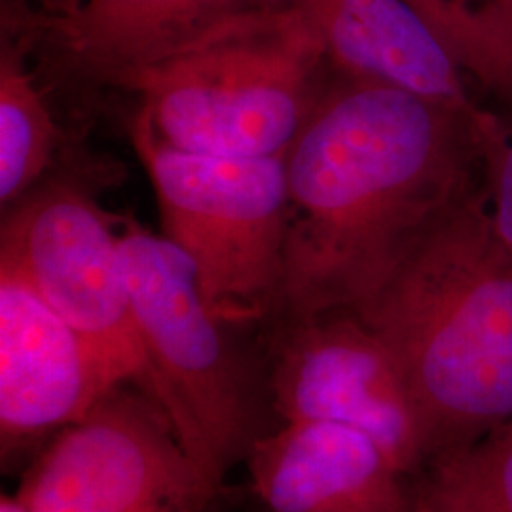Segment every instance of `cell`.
Instances as JSON below:
<instances>
[{"mask_svg":"<svg viewBox=\"0 0 512 512\" xmlns=\"http://www.w3.org/2000/svg\"><path fill=\"white\" fill-rule=\"evenodd\" d=\"M129 137L154 186L162 236L194 264L211 311L241 321L279 306L289 222L285 156L171 147L139 112Z\"/></svg>","mask_w":512,"mask_h":512,"instance_id":"obj_4","label":"cell"},{"mask_svg":"<svg viewBox=\"0 0 512 512\" xmlns=\"http://www.w3.org/2000/svg\"><path fill=\"white\" fill-rule=\"evenodd\" d=\"M120 251L156 403L217 495L228 469L260 437L251 380L177 245L126 219Z\"/></svg>","mask_w":512,"mask_h":512,"instance_id":"obj_5","label":"cell"},{"mask_svg":"<svg viewBox=\"0 0 512 512\" xmlns=\"http://www.w3.org/2000/svg\"><path fill=\"white\" fill-rule=\"evenodd\" d=\"M0 258L14 262L82 338L110 387L154 397V372L135 319L109 215L73 184L29 192L2 222Z\"/></svg>","mask_w":512,"mask_h":512,"instance_id":"obj_6","label":"cell"},{"mask_svg":"<svg viewBox=\"0 0 512 512\" xmlns=\"http://www.w3.org/2000/svg\"><path fill=\"white\" fill-rule=\"evenodd\" d=\"M0 512H29L27 507L19 501L18 497H2L0 499Z\"/></svg>","mask_w":512,"mask_h":512,"instance_id":"obj_18","label":"cell"},{"mask_svg":"<svg viewBox=\"0 0 512 512\" xmlns=\"http://www.w3.org/2000/svg\"><path fill=\"white\" fill-rule=\"evenodd\" d=\"M54 114L29 69L12 44L0 55V202L14 207L42 179L57 148Z\"/></svg>","mask_w":512,"mask_h":512,"instance_id":"obj_13","label":"cell"},{"mask_svg":"<svg viewBox=\"0 0 512 512\" xmlns=\"http://www.w3.org/2000/svg\"><path fill=\"white\" fill-rule=\"evenodd\" d=\"M467 78L512 107V0H408Z\"/></svg>","mask_w":512,"mask_h":512,"instance_id":"obj_15","label":"cell"},{"mask_svg":"<svg viewBox=\"0 0 512 512\" xmlns=\"http://www.w3.org/2000/svg\"><path fill=\"white\" fill-rule=\"evenodd\" d=\"M321 40L330 69L476 116L467 76L408 0H285Z\"/></svg>","mask_w":512,"mask_h":512,"instance_id":"obj_11","label":"cell"},{"mask_svg":"<svg viewBox=\"0 0 512 512\" xmlns=\"http://www.w3.org/2000/svg\"><path fill=\"white\" fill-rule=\"evenodd\" d=\"M410 512H512V420L429 459Z\"/></svg>","mask_w":512,"mask_h":512,"instance_id":"obj_14","label":"cell"},{"mask_svg":"<svg viewBox=\"0 0 512 512\" xmlns=\"http://www.w3.org/2000/svg\"><path fill=\"white\" fill-rule=\"evenodd\" d=\"M249 473L270 512H410L404 475L363 433L325 421H283L251 446Z\"/></svg>","mask_w":512,"mask_h":512,"instance_id":"obj_10","label":"cell"},{"mask_svg":"<svg viewBox=\"0 0 512 512\" xmlns=\"http://www.w3.org/2000/svg\"><path fill=\"white\" fill-rule=\"evenodd\" d=\"M321 40L285 0H260L120 84L171 147L285 156L329 88Z\"/></svg>","mask_w":512,"mask_h":512,"instance_id":"obj_3","label":"cell"},{"mask_svg":"<svg viewBox=\"0 0 512 512\" xmlns=\"http://www.w3.org/2000/svg\"><path fill=\"white\" fill-rule=\"evenodd\" d=\"M270 389L283 421H325L374 440L404 476L429 461V442L403 372L351 311L291 319L275 349Z\"/></svg>","mask_w":512,"mask_h":512,"instance_id":"obj_8","label":"cell"},{"mask_svg":"<svg viewBox=\"0 0 512 512\" xmlns=\"http://www.w3.org/2000/svg\"><path fill=\"white\" fill-rule=\"evenodd\" d=\"M260 0H82L50 19L57 48L99 84L124 80Z\"/></svg>","mask_w":512,"mask_h":512,"instance_id":"obj_12","label":"cell"},{"mask_svg":"<svg viewBox=\"0 0 512 512\" xmlns=\"http://www.w3.org/2000/svg\"><path fill=\"white\" fill-rule=\"evenodd\" d=\"M16 497L29 512H203L215 495L160 404L118 385L57 431Z\"/></svg>","mask_w":512,"mask_h":512,"instance_id":"obj_7","label":"cell"},{"mask_svg":"<svg viewBox=\"0 0 512 512\" xmlns=\"http://www.w3.org/2000/svg\"><path fill=\"white\" fill-rule=\"evenodd\" d=\"M110 389L82 338L14 262L0 258L2 450L61 431Z\"/></svg>","mask_w":512,"mask_h":512,"instance_id":"obj_9","label":"cell"},{"mask_svg":"<svg viewBox=\"0 0 512 512\" xmlns=\"http://www.w3.org/2000/svg\"><path fill=\"white\" fill-rule=\"evenodd\" d=\"M353 313L401 368L429 459L512 420V251L484 188L452 205Z\"/></svg>","mask_w":512,"mask_h":512,"instance_id":"obj_2","label":"cell"},{"mask_svg":"<svg viewBox=\"0 0 512 512\" xmlns=\"http://www.w3.org/2000/svg\"><path fill=\"white\" fill-rule=\"evenodd\" d=\"M44 6L55 16H63L73 12L74 8L82 2V0H42Z\"/></svg>","mask_w":512,"mask_h":512,"instance_id":"obj_17","label":"cell"},{"mask_svg":"<svg viewBox=\"0 0 512 512\" xmlns=\"http://www.w3.org/2000/svg\"><path fill=\"white\" fill-rule=\"evenodd\" d=\"M476 116L380 82H330L285 154L279 306L291 319L359 310L473 190Z\"/></svg>","mask_w":512,"mask_h":512,"instance_id":"obj_1","label":"cell"},{"mask_svg":"<svg viewBox=\"0 0 512 512\" xmlns=\"http://www.w3.org/2000/svg\"><path fill=\"white\" fill-rule=\"evenodd\" d=\"M473 126L495 230L512 251V135L486 110L476 116Z\"/></svg>","mask_w":512,"mask_h":512,"instance_id":"obj_16","label":"cell"}]
</instances>
